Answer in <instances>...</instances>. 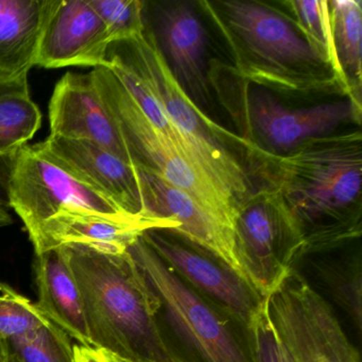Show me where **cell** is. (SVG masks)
<instances>
[{"label": "cell", "instance_id": "1", "mask_svg": "<svg viewBox=\"0 0 362 362\" xmlns=\"http://www.w3.org/2000/svg\"><path fill=\"white\" fill-rule=\"evenodd\" d=\"M254 177L276 194L302 236L305 255L359 241L362 232V136L342 130L273 156L238 135Z\"/></svg>", "mask_w": 362, "mask_h": 362}, {"label": "cell", "instance_id": "2", "mask_svg": "<svg viewBox=\"0 0 362 362\" xmlns=\"http://www.w3.org/2000/svg\"><path fill=\"white\" fill-rule=\"evenodd\" d=\"M228 46L234 73L273 93L344 96L330 65L291 16L262 1H199Z\"/></svg>", "mask_w": 362, "mask_h": 362}, {"label": "cell", "instance_id": "3", "mask_svg": "<svg viewBox=\"0 0 362 362\" xmlns=\"http://www.w3.org/2000/svg\"><path fill=\"white\" fill-rule=\"evenodd\" d=\"M81 294L90 344L134 362H175L163 342L158 300L129 251L64 245Z\"/></svg>", "mask_w": 362, "mask_h": 362}, {"label": "cell", "instance_id": "4", "mask_svg": "<svg viewBox=\"0 0 362 362\" xmlns=\"http://www.w3.org/2000/svg\"><path fill=\"white\" fill-rule=\"evenodd\" d=\"M158 300L156 321L175 362H255L251 327L186 285L141 236L128 249Z\"/></svg>", "mask_w": 362, "mask_h": 362}, {"label": "cell", "instance_id": "5", "mask_svg": "<svg viewBox=\"0 0 362 362\" xmlns=\"http://www.w3.org/2000/svg\"><path fill=\"white\" fill-rule=\"evenodd\" d=\"M156 95L182 154L218 189L235 201L252 192L249 173L226 145L228 130L201 111L184 92L146 27L143 35L112 43Z\"/></svg>", "mask_w": 362, "mask_h": 362}, {"label": "cell", "instance_id": "6", "mask_svg": "<svg viewBox=\"0 0 362 362\" xmlns=\"http://www.w3.org/2000/svg\"><path fill=\"white\" fill-rule=\"evenodd\" d=\"M211 88L238 128L241 139L262 151L285 156L309 139L361 124L362 109L345 99L310 107H292L276 94L239 78L230 65L209 64Z\"/></svg>", "mask_w": 362, "mask_h": 362}, {"label": "cell", "instance_id": "7", "mask_svg": "<svg viewBox=\"0 0 362 362\" xmlns=\"http://www.w3.org/2000/svg\"><path fill=\"white\" fill-rule=\"evenodd\" d=\"M90 77L126 144L132 165L158 173L170 185L187 194L201 209L233 230L236 203L218 189L173 144L150 124L109 67Z\"/></svg>", "mask_w": 362, "mask_h": 362}, {"label": "cell", "instance_id": "8", "mask_svg": "<svg viewBox=\"0 0 362 362\" xmlns=\"http://www.w3.org/2000/svg\"><path fill=\"white\" fill-rule=\"evenodd\" d=\"M9 206L20 216L28 235L44 222L64 214L136 220L122 213L92 186L69 173L40 144L25 146L10 160Z\"/></svg>", "mask_w": 362, "mask_h": 362}, {"label": "cell", "instance_id": "9", "mask_svg": "<svg viewBox=\"0 0 362 362\" xmlns=\"http://www.w3.org/2000/svg\"><path fill=\"white\" fill-rule=\"evenodd\" d=\"M233 241L241 275L264 298L305 255L304 241L289 214L276 194L262 186L237 203Z\"/></svg>", "mask_w": 362, "mask_h": 362}, {"label": "cell", "instance_id": "10", "mask_svg": "<svg viewBox=\"0 0 362 362\" xmlns=\"http://www.w3.org/2000/svg\"><path fill=\"white\" fill-rule=\"evenodd\" d=\"M269 315L298 362H361L332 306L298 269L267 298Z\"/></svg>", "mask_w": 362, "mask_h": 362}, {"label": "cell", "instance_id": "11", "mask_svg": "<svg viewBox=\"0 0 362 362\" xmlns=\"http://www.w3.org/2000/svg\"><path fill=\"white\" fill-rule=\"evenodd\" d=\"M141 238L186 285L247 325L264 307L267 298L213 252L169 230H149Z\"/></svg>", "mask_w": 362, "mask_h": 362}, {"label": "cell", "instance_id": "12", "mask_svg": "<svg viewBox=\"0 0 362 362\" xmlns=\"http://www.w3.org/2000/svg\"><path fill=\"white\" fill-rule=\"evenodd\" d=\"M148 29L177 83L207 114L211 103L207 33L196 8L190 1L160 4L152 11Z\"/></svg>", "mask_w": 362, "mask_h": 362}, {"label": "cell", "instance_id": "13", "mask_svg": "<svg viewBox=\"0 0 362 362\" xmlns=\"http://www.w3.org/2000/svg\"><path fill=\"white\" fill-rule=\"evenodd\" d=\"M112 39L88 0H49L35 65L44 69L107 67Z\"/></svg>", "mask_w": 362, "mask_h": 362}, {"label": "cell", "instance_id": "14", "mask_svg": "<svg viewBox=\"0 0 362 362\" xmlns=\"http://www.w3.org/2000/svg\"><path fill=\"white\" fill-rule=\"evenodd\" d=\"M49 127L50 136L92 141L132 164L90 74L66 73L59 80L49 103Z\"/></svg>", "mask_w": 362, "mask_h": 362}, {"label": "cell", "instance_id": "15", "mask_svg": "<svg viewBox=\"0 0 362 362\" xmlns=\"http://www.w3.org/2000/svg\"><path fill=\"white\" fill-rule=\"evenodd\" d=\"M133 166L141 190L143 215L173 222L175 228L171 232L213 252L241 275L235 258L233 230L214 219L187 194L173 187L156 171L143 165Z\"/></svg>", "mask_w": 362, "mask_h": 362}, {"label": "cell", "instance_id": "16", "mask_svg": "<svg viewBox=\"0 0 362 362\" xmlns=\"http://www.w3.org/2000/svg\"><path fill=\"white\" fill-rule=\"evenodd\" d=\"M40 145L59 164L100 192L122 213L131 217H145L132 164L92 141L49 135Z\"/></svg>", "mask_w": 362, "mask_h": 362}, {"label": "cell", "instance_id": "17", "mask_svg": "<svg viewBox=\"0 0 362 362\" xmlns=\"http://www.w3.org/2000/svg\"><path fill=\"white\" fill-rule=\"evenodd\" d=\"M173 230L166 219L144 217L114 220L99 216L64 214L44 222L29 235L35 255L61 245H81L105 254H122L149 230Z\"/></svg>", "mask_w": 362, "mask_h": 362}, {"label": "cell", "instance_id": "18", "mask_svg": "<svg viewBox=\"0 0 362 362\" xmlns=\"http://www.w3.org/2000/svg\"><path fill=\"white\" fill-rule=\"evenodd\" d=\"M49 0H0V94L28 90Z\"/></svg>", "mask_w": 362, "mask_h": 362}, {"label": "cell", "instance_id": "19", "mask_svg": "<svg viewBox=\"0 0 362 362\" xmlns=\"http://www.w3.org/2000/svg\"><path fill=\"white\" fill-rule=\"evenodd\" d=\"M35 271L39 308L78 345L92 347L81 294L64 245L37 255Z\"/></svg>", "mask_w": 362, "mask_h": 362}, {"label": "cell", "instance_id": "20", "mask_svg": "<svg viewBox=\"0 0 362 362\" xmlns=\"http://www.w3.org/2000/svg\"><path fill=\"white\" fill-rule=\"evenodd\" d=\"M354 243L334 251L304 256L296 267H304L306 273L313 276V281L306 279L309 285L334 310L338 309L345 315L349 325L360 337L362 326L361 251L359 245L355 249Z\"/></svg>", "mask_w": 362, "mask_h": 362}, {"label": "cell", "instance_id": "21", "mask_svg": "<svg viewBox=\"0 0 362 362\" xmlns=\"http://www.w3.org/2000/svg\"><path fill=\"white\" fill-rule=\"evenodd\" d=\"M334 71L345 98L362 109V1L330 0Z\"/></svg>", "mask_w": 362, "mask_h": 362}, {"label": "cell", "instance_id": "22", "mask_svg": "<svg viewBox=\"0 0 362 362\" xmlns=\"http://www.w3.org/2000/svg\"><path fill=\"white\" fill-rule=\"evenodd\" d=\"M42 114L28 90L0 94V160H11L41 128Z\"/></svg>", "mask_w": 362, "mask_h": 362}, {"label": "cell", "instance_id": "23", "mask_svg": "<svg viewBox=\"0 0 362 362\" xmlns=\"http://www.w3.org/2000/svg\"><path fill=\"white\" fill-rule=\"evenodd\" d=\"M7 343L9 362H74L71 339L52 322Z\"/></svg>", "mask_w": 362, "mask_h": 362}, {"label": "cell", "instance_id": "24", "mask_svg": "<svg viewBox=\"0 0 362 362\" xmlns=\"http://www.w3.org/2000/svg\"><path fill=\"white\" fill-rule=\"evenodd\" d=\"M284 4L291 12L292 18L305 39L336 75L329 3L326 0H289Z\"/></svg>", "mask_w": 362, "mask_h": 362}, {"label": "cell", "instance_id": "25", "mask_svg": "<svg viewBox=\"0 0 362 362\" xmlns=\"http://www.w3.org/2000/svg\"><path fill=\"white\" fill-rule=\"evenodd\" d=\"M37 303L0 281V339L8 341L49 323Z\"/></svg>", "mask_w": 362, "mask_h": 362}, {"label": "cell", "instance_id": "26", "mask_svg": "<svg viewBox=\"0 0 362 362\" xmlns=\"http://www.w3.org/2000/svg\"><path fill=\"white\" fill-rule=\"evenodd\" d=\"M107 27L112 43L128 41L145 31V1L141 0H88Z\"/></svg>", "mask_w": 362, "mask_h": 362}, {"label": "cell", "instance_id": "27", "mask_svg": "<svg viewBox=\"0 0 362 362\" xmlns=\"http://www.w3.org/2000/svg\"><path fill=\"white\" fill-rule=\"evenodd\" d=\"M250 327L253 338L255 362H298L279 337L269 315L267 300Z\"/></svg>", "mask_w": 362, "mask_h": 362}, {"label": "cell", "instance_id": "28", "mask_svg": "<svg viewBox=\"0 0 362 362\" xmlns=\"http://www.w3.org/2000/svg\"><path fill=\"white\" fill-rule=\"evenodd\" d=\"M74 362H134L112 351L95 347L74 345Z\"/></svg>", "mask_w": 362, "mask_h": 362}, {"label": "cell", "instance_id": "29", "mask_svg": "<svg viewBox=\"0 0 362 362\" xmlns=\"http://www.w3.org/2000/svg\"><path fill=\"white\" fill-rule=\"evenodd\" d=\"M10 160L0 163V228L10 226L12 217L9 213V201L7 194L8 175H9Z\"/></svg>", "mask_w": 362, "mask_h": 362}, {"label": "cell", "instance_id": "30", "mask_svg": "<svg viewBox=\"0 0 362 362\" xmlns=\"http://www.w3.org/2000/svg\"><path fill=\"white\" fill-rule=\"evenodd\" d=\"M0 362H9V346L7 341L0 339Z\"/></svg>", "mask_w": 362, "mask_h": 362}, {"label": "cell", "instance_id": "31", "mask_svg": "<svg viewBox=\"0 0 362 362\" xmlns=\"http://www.w3.org/2000/svg\"><path fill=\"white\" fill-rule=\"evenodd\" d=\"M4 160H0V163L4 162Z\"/></svg>", "mask_w": 362, "mask_h": 362}]
</instances>
